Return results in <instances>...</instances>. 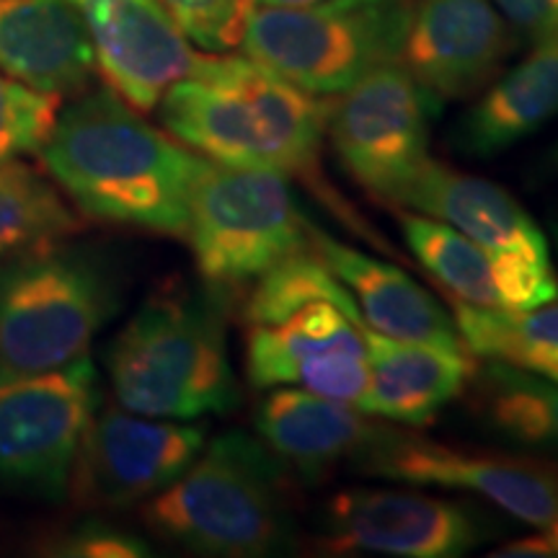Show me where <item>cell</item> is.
<instances>
[{"label": "cell", "mask_w": 558, "mask_h": 558, "mask_svg": "<svg viewBox=\"0 0 558 558\" xmlns=\"http://www.w3.org/2000/svg\"><path fill=\"white\" fill-rule=\"evenodd\" d=\"M39 156L81 213L169 235H186L207 166V158L150 128L111 88L62 109Z\"/></svg>", "instance_id": "1"}, {"label": "cell", "mask_w": 558, "mask_h": 558, "mask_svg": "<svg viewBox=\"0 0 558 558\" xmlns=\"http://www.w3.org/2000/svg\"><path fill=\"white\" fill-rule=\"evenodd\" d=\"M160 122L207 160L279 173L308 171L329 128L331 101L298 88L248 54H199L166 90Z\"/></svg>", "instance_id": "2"}, {"label": "cell", "mask_w": 558, "mask_h": 558, "mask_svg": "<svg viewBox=\"0 0 558 558\" xmlns=\"http://www.w3.org/2000/svg\"><path fill=\"white\" fill-rule=\"evenodd\" d=\"M143 520L199 556L262 558L292 546L284 463L243 432L215 437L181 476L148 499Z\"/></svg>", "instance_id": "3"}, {"label": "cell", "mask_w": 558, "mask_h": 558, "mask_svg": "<svg viewBox=\"0 0 558 558\" xmlns=\"http://www.w3.org/2000/svg\"><path fill=\"white\" fill-rule=\"evenodd\" d=\"M114 399L153 418L194 422L239 403L226 324L209 292L166 288L140 305L107 352Z\"/></svg>", "instance_id": "4"}, {"label": "cell", "mask_w": 558, "mask_h": 558, "mask_svg": "<svg viewBox=\"0 0 558 558\" xmlns=\"http://www.w3.org/2000/svg\"><path fill=\"white\" fill-rule=\"evenodd\" d=\"M114 279L88 251L60 243L0 262V378L86 357L114 316Z\"/></svg>", "instance_id": "5"}, {"label": "cell", "mask_w": 558, "mask_h": 558, "mask_svg": "<svg viewBox=\"0 0 558 558\" xmlns=\"http://www.w3.org/2000/svg\"><path fill=\"white\" fill-rule=\"evenodd\" d=\"M409 19V0L251 5L241 47L298 88L333 96L380 65L401 62Z\"/></svg>", "instance_id": "6"}, {"label": "cell", "mask_w": 558, "mask_h": 558, "mask_svg": "<svg viewBox=\"0 0 558 558\" xmlns=\"http://www.w3.org/2000/svg\"><path fill=\"white\" fill-rule=\"evenodd\" d=\"M186 239L202 279L241 288L308 251L311 220L284 173L207 160L192 197Z\"/></svg>", "instance_id": "7"}, {"label": "cell", "mask_w": 558, "mask_h": 558, "mask_svg": "<svg viewBox=\"0 0 558 558\" xmlns=\"http://www.w3.org/2000/svg\"><path fill=\"white\" fill-rule=\"evenodd\" d=\"M401 209L448 222L492 259L507 311L538 308L558 298L548 241L527 209L494 181L427 160L403 186Z\"/></svg>", "instance_id": "8"}, {"label": "cell", "mask_w": 558, "mask_h": 558, "mask_svg": "<svg viewBox=\"0 0 558 558\" xmlns=\"http://www.w3.org/2000/svg\"><path fill=\"white\" fill-rule=\"evenodd\" d=\"M99 383L88 354L47 373L0 378V484L65 497L81 439L101 409Z\"/></svg>", "instance_id": "9"}, {"label": "cell", "mask_w": 558, "mask_h": 558, "mask_svg": "<svg viewBox=\"0 0 558 558\" xmlns=\"http://www.w3.org/2000/svg\"><path fill=\"white\" fill-rule=\"evenodd\" d=\"M439 101L401 62L380 65L331 104L333 150L349 177L375 199L396 205L429 160V122Z\"/></svg>", "instance_id": "10"}, {"label": "cell", "mask_w": 558, "mask_h": 558, "mask_svg": "<svg viewBox=\"0 0 558 558\" xmlns=\"http://www.w3.org/2000/svg\"><path fill=\"white\" fill-rule=\"evenodd\" d=\"M357 303L318 298L271 324H251L246 375L251 386L305 388L357 407L369 383L367 344Z\"/></svg>", "instance_id": "11"}, {"label": "cell", "mask_w": 558, "mask_h": 558, "mask_svg": "<svg viewBox=\"0 0 558 558\" xmlns=\"http://www.w3.org/2000/svg\"><path fill=\"white\" fill-rule=\"evenodd\" d=\"M205 439L207 432L197 424L99 409L81 439L68 492L86 509L137 505L190 469Z\"/></svg>", "instance_id": "12"}, {"label": "cell", "mask_w": 558, "mask_h": 558, "mask_svg": "<svg viewBox=\"0 0 558 558\" xmlns=\"http://www.w3.org/2000/svg\"><path fill=\"white\" fill-rule=\"evenodd\" d=\"M352 463L375 478L471 492L538 530L548 527L558 514V473L533 460L452 450L432 439L378 427Z\"/></svg>", "instance_id": "13"}, {"label": "cell", "mask_w": 558, "mask_h": 558, "mask_svg": "<svg viewBox=\"0 0 558 558\" xmlns=\"http://www.w3.org/2000/svg\"><path fill=\"white\" fill-rule=\"evenodd\" d=\"M320 538L337 554L458 558L494 527L458 501L401 488H344L320 512Z\"/></svg>", "instance_id": "14"}, {"label": "cell", "mask_w": 558, "mask_h": 558, "mask_svg": "<svg viewBox=\"0 0 558 558\" xmlns=\"http://www.w3.org/2000/svg\"><path fill=\"white\" fill-rule=\"evenodd\" d=\"M86 24L96 68L137 111L158 109L173 83L197 68L199 52L158 0H73Z\"/></svg>", "instance_id": "15"}, {"label": "cell", "mask_w": 558, "mask_h": 558, "mask_svg": "<svg viewBox=\"0 0 558 558\" xmlns=\"http://www.w3.org/2000/svg\"><path fill=\"white\" fill-rule=\"evenodd\" d=\"M512 47V29L492 0H416L401 65L442 104L484 88Z\"/></svg>", "instance_id": "16"}, {"label": "cell", "mask_w": 558, "mask_h": 558, "mask_svg": "<svg viewBox=\"0 0 558 558\" xmlns=\"http://www.w3.org/2000/svg\"><path fill=\"white\" fill-rule=\"evenodd\" d=\"M367 344L369 383L357 409L386 422L411 427L435 422L473 378L469 349L383 337L362 324Z\"/></svg>", "instance_id": "17"}, {"label": "cell", "mask_w": 558, "mask_h": 558, "mask_svg": "<svg viewBox=\"0 0 558 558\" xmlns=\"http://www.w3.org/2000/svg\"><path fill=\"white\" fill-rule=\"evenodd\" d=\"M311 243L320 262L349 290L365 324L399 341L465 349L456 318L399 267L347 246L311 222Z\"/></svg>", "instance_id": "18"}, {"label": "cell", "mask_w": 558, "mask_h": 558, "mask_svg": "<svg viewBox=\"0 0 558 558\" xmlns=\"http://www.w3.org/2000/svg\"><path fill=\"white\" fill-rule=\"evenodd\" d=\"M96 60L73 0H0V70L47 94H78Z\"/></svg>", "instance_id": "19"}, {"label": "cell", "mask_w": 558, "mask_h": 558, "mask_svg": "<svg viewBox=\"0 0 558 558\" xmlns=\"http://www.w3.org/2000/svg\"><path fill=\"white\" fill-rule=\"evenodd\" d=\"M262 442L305 481H318L341 460H352L373 439L375 427L354 403L305 388H271L256 411Z\"/></svg>", "instance_id": "20"}, {"label": "cell", "mask_w": 558, "mask_h": 558, "mask_svg": "<svg viewBox=\"0 0 558 558\" xmlns=\"http://www.w3.org/2000/svg\"><path fill=\"white\" fill-rule=\"evenodd\" d=\"M558 117V34L481 96L456 130L458 150L476 158L505 153Z\"/></svg>", "instance_id": "21"}, {"label": "cell", "mask_w": 558, "mask_h": 558, "mask_svg": "<svg viewBox=\"0 0 558 558\" xmlns=\"http://www.w3.org/2000/svg\"><path fill=\"white\" fill-rule=\"evenodd\" d=\"M452 303V318L471 354L558 380V298L527 311Z\"/></svg>", "instance_id": "22"}, {"label": "cell", "mask_w": 558, "mask_h": 558, "mask_svg": "<svg viewBox=\"0 0 558 558\" xmlns=\"http://www.w3.org/2000/svg\"><path fill=\"white\" fill-rule=\"evenodd\" d=\"M399 222L403 241L452 300L478 308H505L494 264L476 243L448 222L414 209H401Z\"/></svg>", "instance_id": "23"}, {"label": "cell", "mask_w": 558, "mask_h": 558, "mask_svg": "<svg viewBox=\"0 0 558 558\" xmlns=\"http://www.w3.org/2000/svg\"><path fill=\"white\" fill-rule=\"evenodd\" d=\"M78 228L52 181L19 160L0 163V262L60 243Z\"/></svg>", "instance_id": "24"}, {"label": "cell", "mask_w": 558, "mask_h": 558, "mask_svg": "<svg viewBox=\"0 0 558 558\" xmlns=\"http://www.w3.org/2000/svg\"><path fill=\"white\" fill-rule=\"evenodd\" d=\"M488 422L514 442L558 452V380L488 360L484 375Z\"/></svg>", "instance_id": "25"}, {"label": "cell", "mask_w": 558, "mask_h": 558, "mask_svg": "<svg viewBox=\"0 0 558 558\" xmlns=\"http://www.w3.org/2000/svg\"><path fill=\"white\" fill-rule=\"evenodd\" d=\"M62 96L47 94L0 70V163L39 153L58 122Z\"/></svg>", "instance_id": "26"}, {"label": "cell", "mask_w": 558, "mask_h": 558, "mask_svg": "<svg viewBox=\"0 0 558 558\" xmlns=\"http://www.w3.org/2000/svg\"><path fill=\"white\" fill-rule=\"evenodd\" d=\"M194 45L207 52H228L241 45L248 0H158Z\"/></svg>", "instance_id": "27"}, {"label": "cell", "mask_w": 558, "mask_h": 558, "mask_svg": "<svg viewBox=\"0 0 558 558\" xmlns=\"http://www.w3.org/2000/svg\"><path fill=\"white\" fill-rule=\"evenodd\" d=\"M52 554L68 558H135L148 556L150 548L128 530L104 525V522H86L68 533Z\"/></svg>", "instance_id": "28"}, {"label": "cell", "mask_w": 558, "mask_h": 558, "mask_svg": "<svg viewBox=\"0 0 558 558\" xmlns=\"http://www.w3.org/2000/svg\"><path fill=\"white\" fill-rule=\"evenodd\" d=\"M514 32L535 41L558 34V0H492Z\"/></svg>", "instance_id": "29"}, {"label": "cell", "mask_w": 558, "mask_h": 558, "mask_svg": "<svg viewBox=\"0 0 558 558\" xmlns=\"http://www.w3.org/2000/svg\"><path fill=\"white\" fill-rule=\"evenodd\" d=\"M492 556H505V558H554L556 550L550 546L548 535H527V538L512 541L507 546H501L499 550H494Z\"/></svg>", "instance_id": "30"}, {"label": "cell", "mask_w": 558, "mask_h": 558, "mask_svg": "<svg viewBox=\"0 0 558 558\" xmlns=\"http://www.w3.org/2000/svg\"><path fill=\"white\" fill-rule=\"evenodd\" d=\"M251 5H308L318 3V0H248Z\"/></svg>", "instance_id": "31"}, {"label": "cell", "mask_w": 558, "mask_h": 558, "mask_svg": "<svg viewBox=\"0 0 558 558\" xmlns=\"http://www.w3.org/2000/svg\"><path fill=\"white\" fill-rule=\"evenodd\" d=\"M546 530V535H548V541H550V546H554V550H556V556H558V514H556V520L550 522L548 527H543Z\"/></svg>", "instance_id": "32"}, {"label": "cell", "mask_w": 558, "mask_h": 558, "mask_svg": "<svg viewBox=\"0 0 558 558\" xmlns=\"http://www.w3.org/2000/svg\"><path fill=\"white\" fill-rule=\"evenodd\" d=\"M554 163L558 166V145H556V150H554Z\"/></svg>", "instance_id": "33"}]
</instances>
